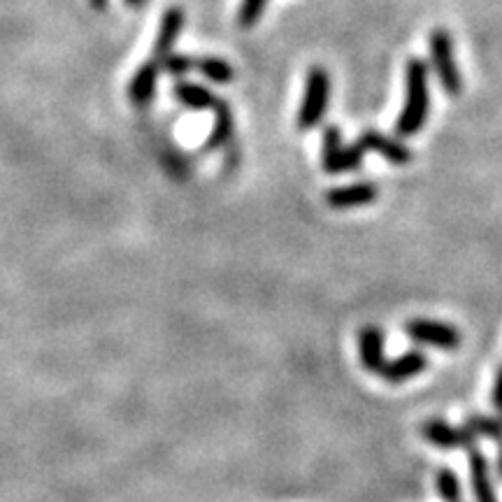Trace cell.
Segmentation results:
<instances>
[{"label": "cell", "mask_w": 502, "mask_h": 502, "mask_svg": "<svg viewBox=\"0 0 502 502\" xmlns=\"http://www.w3.org/2000/svg\"><path fill=\"white\" fill-rule=\"evenodd\" d=\"M184 10L182 7H168L161 16V26L159 33H156V43H153V59L161 61L163 56H168L175 47L177 37H180L182 28H184Z\"/></svg>", "instance_id": "obj_12"}, {"label": "cell", "mask_w": 502, "mask_h": 502, "mask_svg": "<svg viewBox=\"0 0 502 502\" xmlns=\"http://www.w3.org/2000/svg\"><path fill=\"white\" fill-rule=\"evenodd\" d=\"M421 438L442 451H470L477 447V435L470 428H456L444 418H428L421 426Z\"/></svg>", "instance_id": "obj_6"}, {"label": "cell", "mask_w": 502, "mask_h": 502, "mask_svg": "<svg viewBox=\"0 0 502 502\" xmlns=\"http://www.w3.org/2000/svg\"><path fill=\"white\" fill-rule=\"evenodd\" d=\"M496 470L497 477L502 479V442H497V460H496Z\"/></svg>", "instance_id": "obj_24"}, {"label": "cell", "mask_w": 502, "mask_h": 502, "mask_svg": "<svg viewBox=\"0 0 502 502\" xmlns=\"http://www.w3.org/2000/svg\"><path fill=\"white\" fill-rule=\"evenodd\" d=\"M359 356L360 365L370 375H379L384 368V330L379 326H363L359 330Z\"/></svg>", "instance_id": "obj_10"}, {"label": "cell", "mask_w": 502, "mask_h": 502, "mask_svg": "<svg viewBox=\"0 0 502 502\" xmlns=\"http://www.w3.org/2000/svg\"><path fill=\"white\" fill-rule=\"evenodd\" d=\"M356 144H359L365 153H377V156H381V159H386L393 165H408L414 161V153L408 144H402L400 140L391 138V135H384V133L377 131V128H365V131H360Z\"/></svg>", "instance_id": "obj_7"}, {"label": "cell", "mask_w": 502, "mask_h": 502, "mask_svg": "<svg viewBox=\"0 0 502 502\" xmlns=\"http://www.w3.org/2000/svg\"><path fill=\"white\" fill-rule=\"evenodd\" d=\"M430 112V73L428 64L418 56L405 64V103L400 117L396 122L398 138H414L426 122Z\"/></svg>", "instance_id": "obj_1"}, {"label": "cell", "mask_w": 502, "mask_h": 502, "mask_svg": "<svg viewBox=\"0 0 502 502\" xmlns=\"http://www.w3.org/2000/svg\"><path fill=\"white\" fill-rule=\"evenodd\" d=\"M131 10H143L144 5H147V0H123Z\"/></svg>", "instance_id": "obj_23"}, {"label": "cell", "mask_w": 502, "mask_h": 502, "mask_svg": "<svg viewBox=\"0 0 502 502\" xmlns=\"http://www.w3.org/2000/svg\"><path fill=\"white\" fill-rule=\"evenodd\" d=\"M500 418H502V417H500Z\"/></svg>", "instance_id": "obj_25"}, {"label": "cell", "mask_w": 502, "mask_h": 502, "mask_svg": "<svg viewBox=\"0 0 502 502\" xmlns=\"http://www.w3.org/2000/svg\"><path fill=\"white\" fill-rule=\"evenodd\" d=\"M172 95L177 98V103H182V105L189 107V110H212L219 101L217 95L212 94L207 86L186 80H180L172 86Z\"/></svg>", "instance_id": "obj_14"}, {"label": "cell", "mask_w": 502, "mask_h": 502, "mask_svg": "<svg viewBox=\"0 0 502 502\" xmlns=\"http://www.w3.org/2000/svg\"><path fill=\"white\" fill-rule=\"evenodd\" d=\"M426 368H428V356L418 349H409L396 356L393 360H386L384 368L379 370V377L389 384H402V381H409L421 375Z\"/></svg>", "instance_id": "obj_9"}, {"label": "cell", "mask_w": 502, "mask_h": 502, "mask_svg": "<svg viewBox=\"0 0 502 502\" xmlns=\"http://www.w3.org/2000/svg\"><path fill=\"white\" fill-rule=\"evenodd\" d=\"M161 68H163L170 77H175V80H184L186 74L196 68V61L191 59V56H186V54L170 52L168 56H163V59H161Z\"/></svg>", "instance_id": "obj_19"}, {"label": "cell", "mask_w": 502, "mask_h": 502, "mask_svg": "<svg viewBox=\"0 0 502 502\" xmlns=\"http://www.w3.org/2000/svg\"><path fill=\"white\" fill-rule=\"evenodd\" d=\"M405 335L417 344H428L435 349H458L460 333L458 328L444 321H433V319H412L405 323Z\"/></svg>", "instance_id": "obj_5"}, {"label": "cell", "mask_w": 502, "mask_h": 502, "mask_svg": "<svg viewBox=\"0 0 502 502\" xmlns=\"http://www.w3.org/2000/svg\"><path fill=\"white\" fill-rule=\"evenodd\" d=\"M428 49L430 65H433V73L438 77L439 86L444 89V94L451 95V98L463 94V77H460L458 64H456L451 33L444 31V28H435L428 37Z\"/></svg>", "instance_id": "obj_3"}, {"label": "cell", "mask_w": 502, "mask_h": 502, "mask_svg": "<svg viewBox=\"0 0 502 502\" xmlns=\"http://www.w3.org/2000/svg\"><path fill=\"white\" fill-rule=\"evenodd\" d=\"M214 110V126H212L210 138H207L205 149H221L231 143L235 131V122H233V112H231V105L226 101H217V105L212 107Z\"/></svg>", "instance_id": "obj_15"}, {"label": "cell", "mask_w": 502, "mask_h": 502, "mask_svg": "<svg viewBox=\"0 0 502 502\" xmlns=\"http://www.w3.org/2000/svg\"><path fill=\"white\" fill-rule=\"evenodd\" d=\"M89 5L91 10L95 12H105L107 5H110V0H89Z\"/></svg>", "instance_id": "obj_22"}, {"label": "cell", "mask_w": 502, "mask_h": 502, "mask_svg": "<svg viewBox=\"0 0 502 502\" xmlns=\"http://www.w3.org/2000/svg\"><path fill=\"white\" fill-rule=\"evenodd\" d=\"M268 0H242L238 7V26L240 28H254L259 19L263 16Z\"/></svg>", "instance_id": "obj_20"}, {"label": "cell", "mask_w": 502, "mask_h": 502, "mask_svg": "<svg viewBox=\"0 0 502 502\" xmlns=\"http://www.w3.org/2000/svg\"><path fill=\"white\" fill-rule=\"evenodd\" d=\"M466 428H470L477 438H488L493 442H502V418L488 414H468Z\"/></svg>", "instance_id": "obj_17"}, {"label": "cell", "mask_w": 502, "mask_h": 502, "mask_svg": "<svg viewBox=\"0 0 502 502\" xmlns=\"http://www.w3.org/2000/svg\"><path fill=\"white\" fill-rule=\"evenodd\" d=\"M493 408L497 409V417H502V365L497 368V375H496V384H493Z\"/></svg>", "instance_id": "obj_21"}, {"label": "cell", "mask_w": 502, "mask_h": 502, "mask_svg": "<svg viewBox=\"0 0 502 502\" xmlns=\"http://www.w3.org/2000/svg\"><path fill=\"white\" fill-rule=\"evenodd\" d=\"M365 152L359 144L344 147L340 126H326L321 138V165L328 175H344L354 172L363 163Z\"/></svg>", "instance_id": "obj_4"}, {"label": "cell", "mask_w": 502, "mask_h": 502, "mask_svg": "<svg viewBox=\"0 0 502 502\" xmlns=\"http://www.w3.org/2000/svg\"><path fill=\"white\" fill-rule=\"evenodd\" d=\"M379 198V186L375 182H354L347 186H335L326 193V205L330 210H354L365 207Z\"/></svg>", "instance_id": "obj_8"}, {"label": "cell", "mask_w": 502, "mask_h": 502, "mask_svg": "<svg viewBox=\"0 0 502 502\" xmlns=\"http://www.w3.org/2000/svg\"><path fill=\"white\" fill-rule=\"evenodd\" d=\"M435 488H438V496L444 502H460L463 497V487H460V479L454 470L449 468H442L435 477Z\"/></svg>", "instance_id": "obj_18"}, {"label": "cell", "mask_w": 502, "mask_h": 502, "mask_svg": "<svg viewBox=\"0 0 502 502\" xmlns=\"http://www.w3.org/2000/svg\"><path fill=\"white\" fill-rule=\"evenodd\" d=\"M196 70L205 80L214 82V84H231L235 80L233 65L223 59H217V56H202V59H198Z\"/></svg>", "instance_id": "obj_16"}, {"label": "cell", "mask_w": 502, "mask_h": 502, "mask_svg": "<svg viewBox=\"0 0 502 502\" xmlns=\"http://www.w3.org/2000/svg\"><path fill=\"white\" fill-rule=\"evenodd\" d=\"M161 74V61L152 59L147 64L140 65L135 70V74L128 82V98H131L133 105H149L153 101V94H156V84H159Z\"/></svg>", "instance_id": "obj_11"}, {"label": "cell", "mask_w": 502, "mask_h": 502, "mask_svg": "<svg viewBox=\"0 0 502 502\" xmlns=\"http://www.w3.org/2000/svg\"><path fill=\"white\" fill-rule=\"evenodd\" d=\"M328 101H330V74L323 65H312L307 73L305 80V94H302V103L298 107L296 126L298 131L307 133L317 128L323 122V114L328 110Z\"/></svg>", "instance_id": "obj_2"}, {"label": "cell", "mask_w": 502, "mask_h": 502, "mask_svg": "<svg viewBox=\"0 0 502 502\" xmlns=\"http://www.w3.org/2000/svg\"><path fill=\"white\" fill-rule=\"evenodd\" d=\"M470 481L472 493H475L477 502H497L496 488L491 481V468H488V458L481 454L479 449H470Z\"/></svg>", "instance_id": "obj_13"}]
</instances>
